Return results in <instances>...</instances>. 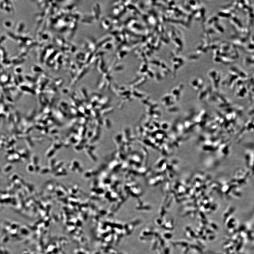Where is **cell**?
<instances>
[{
    "mask_svg": "<svg viewBox=\"0 0 254 254\" xmlns=\"http://www.w3.org/2000/svg\"><path fill=\"white\" fill-rule=\"evenodd\" d=\"M247 88L244 86H240L236 91V96L238 97L243 98L247 95Z\"/></svg>",
    "mask_w": 254,
    "mask_h": 254,
    "instance_id": "obj_4",
    "label": "cell"
},
{
    "mask_svg": "<svg viewBox=\"0 0 254 254\" xmlns=\"http://www.w3.org/2000/svg\"><path fill=\"white\" fill-rule=\"evenodd\" d=\"M189 84L192 89L199 92L204 87V82L200 77H195L190 80Z\"/></svg>",
    "mask_w": 254,
    "mask_h": 254,
    "instance_id": "obj_2",
    "label": "cell"
},
{
    "mask_svg": "<svg viewBox=\"0 0 254 254\" xmlns=\"http://www.w3.org/2000/svg\"><path fill=\"white\" fill-rule=\"evenodd\" d=\"M21 89H22V90H23L27 91V92H29L32 93H34L33 91H32V90L30 89V88H29L26 87V86H22V87H21Z\"/></svg>",
    "mask_w": 254,
    "mask_h": 254,
    "instance_id": "obj_5",
    "label": "cell"
},
{
    "mask_svg": "<svg viewBox=\"0 0 254 254\" xmlns=\"http://www.w3.org/2000/svg\"><path fill=\"white\" fill-rule=\"evenodd\" d=\"M211 88H210V86H204L202 89L199 91V93L198 95V99L200 101L205 100L207 99L210 95Z\"/></svg>",
    "mask_w": 254,
    "mask_h": 254,
    "instance_id": "obj_3",
    "label": "cell"
},
{
    "mask_svg": "<svg viewBox=\"0 0 254 254\" xmlns=\"http://www.w3.org/2000/svg\"><path fill=\"white\" fill-rule=\"evenodd\" d=\"M210 80L212 83V88L214 89H219L220 84L221 76L220 72L217 70H211L208 73Z\"/></svg>",
    "mask_w": 254,
    "mask_h": 254,
    "instance_id": "obj_1",
    "label": "cell"
}]
</instances>
